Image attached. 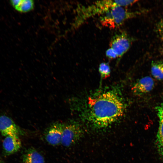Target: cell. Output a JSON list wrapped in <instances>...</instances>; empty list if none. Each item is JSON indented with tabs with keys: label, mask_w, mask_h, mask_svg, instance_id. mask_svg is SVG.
<instances>
[{
	"label": "cell",
	"mask_w": 163,
	"mask_h": 163,
	"mask_svg": "<svg viewBox=\"0 0 163 163\" xmlns=\"http://www.w3.org/2000/svg\"><path fill=\"white\" fill-rule=\"evenodd\" d=\"M126 106L115 92H104L88 98L85 120L94 129L108 127L124 114Z\"/></svg>",
	"instance_id": "1"
},
{
	"label": "cell",
	"mask_w": 163,
	"mask_h": 163,
	"mask_svg": "<svg viewBox=\"0 0 163 163\" xmlns=\"http://www.w3.org/2000/svg\"><path fill=\"white\" fill-rule=\"evenodd\" d=\"M146 11L145 10L130 11L124 7L117 6L101 15L100 21L103 26L114 28L122 25L127 20L141 15Z\"/></svg>",
	"instance_id": "2"
},
{
	"label": "cell",
	"mask_w": 163,
	"mask_h": 163,
	"mask_svg": "<svg viewBox=\"0 0 163 163\" xmlns=\"http://www.w3.org/2000/svg\"><path fill=\"white\" fill-rule=\"evenodd\" d=\"M133 0H104L97 1L86 7H83L80 12L79 22L80 24L87 19L97 14L102 15L110 9L119 6H127L133 4Z\"/></svg>",
	"instance_id": "3"
},
{
	"label": "cell",
	"mask_w": 163,
	"mask_h": 163,
	"mask_svg": "<svg viewBox=\"0 0 163 163\" xmlns=\"http://www.w3.org/2000/svg\"><path fill=\"white\" fill-rule=\"evenodd\" d=\"M83 129L78 123L70 122L64 123L61 144L66 147L72 146L83 137Z\"/></svg>",
	"instance_id": "4"
},
{
	"label": "cell",
	"mask_w": 163,
	"mask_h": 163,
	"mask_svg": "<svg viewBox=\"0 0 163 163\" xmlns=\"http://www.w3.org/2000/svg\"><path fill=\"white\" fill-rule=\"evenodd\" d=\"M133 40L126 32L120 31L115 34L110 42V48L115 51L117 58H120L129 49Z\"/></svg>",
	"instance_id": "5"
},
{
	"label": "cell",
	"mask_w": 163,
	"mask_h": 163,
	"mask_svg": "<svg viewBox=\"0 0 163 163\" xmlns=\"http://www.w3.org/2000/svg\"><path fill=\"white\" fill-rule=\"evenodd\" d=\"M64 123L53 124L46 130L44 138L49 144L56 146L61 144Z\"/></svg>",
	"instance_id": "6"
},
{
	"label": "cell",
	"mask_w": 163,
	"mask_h": 163,
	"mask_svg": "<svg viewBox=\"0 0 163 163\" xmlns=\"http://www.w3.org/2000/svg\"><path fill=\"white\" fill-rule=\"evenodd\" d=\"M0 132L5 136L23 133L19 126L13 120L7 116L0 115Z\"/></svg>",
	"instance_id": "7"
},
{
	"label": "cell",
	"mask_w": 163,
	"mask_h": 163,
	"mask_svg": "<svg viewBox=\"0 0 163 163\" xmlns=\"http://www.w3.org/2000/svg\"><path fill=\"white\" fill-rule=\"evenodd\" d=\"M155 109L159 118V127L156 136V145L158 155L163 162V102L156 106Z\"/></svg>",
	"instance_id": "8"
},
{
	"label": "cell",
	"mask_w": 163,
	"mask_h": 163,
	"mask_svg": "<svg viewBox=\"0 0 163 163\" xmlns=\"http://www.w3.org/2000/svg\"><path fill=\"white\" fill-rule=\"evenodd\" d=\"M154 87L153 79L149 76L142 77L137 80L132 89L133 93L137 96H141L151 91Z\"/></svg>",
	"instance_id": "9"
},
{
	"label": "cell",
	"mask_w": 163,
	"mask_h": 163,
	"mask_svg": "<svg viewBox=\"0 0 163 163\" xmlns=\"http://www.w3.org/2000/svg\"><path fill=\"white\" fill-rule=\"evenodd\" d=\"M5 153L9 155L17 152L21 146V142L18 135H8L5 136L2 143Z\"/></svg>",
	"instance_id": "10"
},
{
	"label": "cell",
	"mask_w": 163,
	"mask_h": 163,
	"mask_svg": "<svg viewBox=\"0 0 163 163\" xmlns=\"http://www.w3.org/2000/svg\"><path fill=\"white\" fill-rule=\"evenodd\" d=\"M23 163H45L43 156L34 149L27 150L23 155Z\"/></svg>",
	"instance_id": "11"
},
{
	"label": "cell",
	"mask_w": 163,
	"mask_h": 163,
	"mask_svg": "<svg viewBox=\"0 0 163 163\" xmlns=\"http://www.w3.org/2000/svg\"><path fill=\"white\" fill-rule=\"evenodd\" d=\"M10 3L16 10L22 13L31 11L34 7V2L32 0H12Z\"/></svg>",
	"instance_id": "12"
},
{
	"label": "cell",
	"mask_w": 163,
	"mask_h": 163,
	"mask_svg": "<svg viewBox=\"0 0 163 163\" xmlns=\"http://www.w3.org/2000/svg\"><path fill=\"white\" fill-rule=\"evenodd\" d=\"M151 73L156 79L161 81L163 79V59L152 61L151 63Z\"/></svg>",
	"instance_id": "13"
},
{
	"label": "cell",
	"mask_w": 163,
	"mask_h": 163,
	"mask_svg": "<svg viewBox=\"0 0 163 163\" xmlns=\"http://www.w3.org/2000/svg\"><path fill=\"white\" fill-rule=\"evenodd\" d=\"M98 70L103 78H106L110 76V69L108 63L105 62L101 63L99 66Z\"/></svg>",
	"instance_id": "14"
},
{
	"label": "cell",
	"mask_w": 163,
	"mask_h": 163,
	"mask_svg": "<svg viewBox=\"0 0 163 163\" xmlns=\"http://www.w3.org/2000/svg\"><path fill=\"white\" fill-rule=\"evenodd\" d=\"M155 29L159 38L163 43V18L156 24Z\"/></svg>",
	"instance_id": "15"
},
{
	"label": "cell",
	"mask_w": 163,
	"mask_h": 163,
	"mask_svg": "<svg viewBox=\"0 0 163 163\" xmlns=\"http://www.w3.org/2000/svg\"><path fill=\"white\" fill-rule=\"evenodd\" d=\"M106 55L107 57L110 59L117 58V55L115 51L110 47L106 50Z\"/></svg>",
	"instance_id": "16"
},
{
	"label": "cell",
	"mask_w": 163,
	"mask_h": 163,
	"mask_svg": "<svg viewBox=\"0 0 163 163\" xmlns=\"http://www.w3.org/2000/svg\"><path fill=\"white\" fill-rule=\"evenodd\" d=\"M0 163H2V162L1 161V159H0Z\"/></svg>",
	"instance_id": "17"
}]
</instances>
